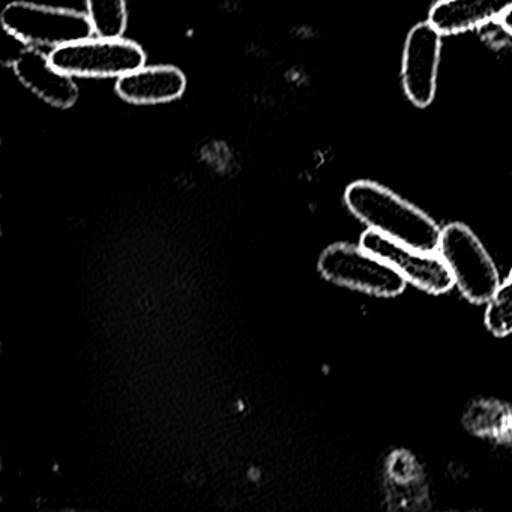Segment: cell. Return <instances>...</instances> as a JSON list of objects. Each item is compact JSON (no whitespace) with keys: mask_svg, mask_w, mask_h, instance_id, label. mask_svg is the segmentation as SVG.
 <instances>
[{"mask_svg":"<svg viewBox=\"0 0 512 512\" xmlns=\"http://www.w3.org/2000/svg\"><path fill=\"white\" fill-rule=\"evenodd\" d=\"M509 8L512 0H439L428 22L442 35L464 34L499 22Z\"/></svg>","mask_w":512,"mask_h":512,"instance_id":"cell-10","label":"cell"},{"mask_svg":"<svg viewBox=\"0 0 512 512\" xmlns=\"http://www.w3.org/2000/svg\"><path fill=\"white\" fill-rule=\"evenodd\" d=\"M317 266L331 283L368 295L394 298L406 289L407 281L397 269L361 245H331L323 251Z\"/></svg>","mask_w":512,"mask_h":512,"instance_id":"cell-5","label":"cell"},{"mask_svg":"<svg viewBox=\"0 0 512 512\" xmlns=\"http://www.w3.org/2000/svg\"><path fill=\"white\" fill-rule=\"evenodd\" d=\"M2 28L23 47L53 50L94 37L91 22L82 11L32 2H11L0 14Z\"/></svg>","mask_w":512,"mask_h":512,"instance_id":"cell-2","label":"cell"},{"mask_svg":"<svg viewBox=\"0 0 512 512\" xmlns=\"http://www.w3.org/2000/svg\"><path fill=\"white\" fill-rule=\"evenodd\" d=\"M499 25L502 26L506 34L512 35V8H509V10L503 14L502 19L499 20Z\"/></svg>","mask_w":512,"mask_h":512,"instance_id":"cell-13","label":"cell"},{"mask_svg":"<svg viewBox=\"0 0 512 512\" xmlns=\"http://www.w3.org/2000/svg\"><path fill=\"white\" fill-rule=\"evenodd\" d=\"M439 254L454 275L464 298L485 304L500 286L499 272L478 236L461 223L448 224L440 235Z\"/></svg>","mask_w":512,"mask_h":512,"instance_id":"cell-3","label":"cell"},{"mask_svg":"<svg viewBox=\"0 0 512 512\" xmlns=\"http://www.w3.org/2000/svg\"><path fill=\"white\" fill-rule=\"evenodd\" d=\"M344 202L368 229L424 253L439 251V224L389 188L373 181H356L347 187Z\"/></svg>","mask_w":512,"mask_h":512,"instance_id":"cell-1","label":"cell"},{"mask_svg":"<svg viewBox=\"0 0 512 512\" xmlns=\"http://www.w3.org/2000/svg\"><path fill=\"white\" fill-rule=\"evenodd\" d=\"M13 71L25 88L49 106L67 110L79 100L74 77L59 70L44 50L23 47L13 59Z\"/></svg>","mask_w":512,"mask_h":512,"instance_id":"cell-8","label":"cell"},{"mask_svg":"<svg viewBox=\"0 0 512 512\" xmlns=\"http://www.w3.org/2000/svg\"><path fill=\"white\" fill-rule=\"evenodd\" d=\"M361 247L397 269L407 283L433 295L448 292L455 284L445 260L436 253H424L394 241L376 230L362 233Z\"/></svg>","mask_w":512,"mask_h":512,"instance_id":"cell-6","label":"cell"},{"mask_svg":"<svg viewBox=\"0 0 512 512\" xmlns=\"http://www.w3.org/2000/svg\"><path fill=\"white\" fill-rule=\"evenodd\" d=\"M187 89V77L173 65H143L116 80V94L134 106H157L179 100Z\"/></svg>","mask_w":512,"mask_h":512,"instance_id":"cell-9","label":"cell"},{"mask_svg":"<svg viewBox=\"0 0 512 512\" xmlns=\"http://www.w3.org/2000/svg\"><path fill=\"white\" fill-rule=\"evenodd\" d=\"M94 37L122 38L128 26L127 0H85Z\"/></svg>","mask_w":512,"mask_h":512,"instance_id":"cell-11","label":"cell"},{"mask_svg":"<svg viewBox=\"0 0 512 512\" xmlns=\"http://www.w3.org/2000/svg\"><path fill=\"white\" fill-rule=\"evenodd\" d=\"M442 37L430 22L419 23L404 44L401 80L406 97L419 109L430 106L436 97Z\"/></svg>","mask_w":512,"mask_h":512,"instance_id":"cell-7","label":"cell"},{"mask_svg":"<svg viewBox=\"0 0 512 512\" xmlns=\"http://www.w3.org/2000/svg\"><path fill=\"white\" fill-rule=\"evenodd\" d=\"M53 64L74 79H121L146 65L140 44L122 38L91 37L50 52Z\"/></svg>","mask_w":512,"mask_h":512,"instance_id":"cell-4","label":"cell"},{"mask_svg":"<svg viewBox=\"0 0 512 512\" xmlns=\"http://www.w3.org/2000/svg\"><path fill=\"white\" fill-rule=\"evenodd\" d=\"M485 325L496 337L512 334V280L500 284L485 311Z\"/></svg>","mask_w":512,"mask_h":512,"instance_id":"cell-12","label":"cell"}]
</instances>
